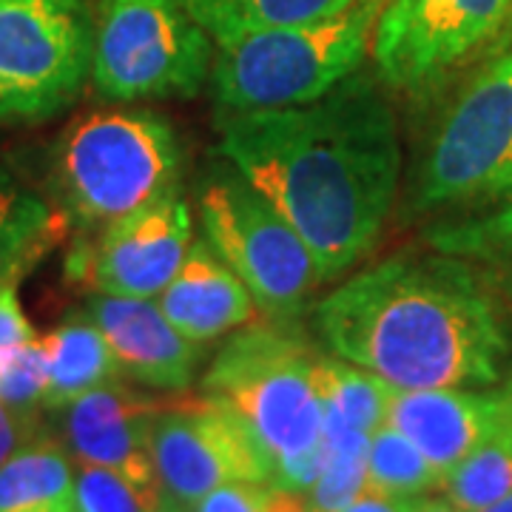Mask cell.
<instances>
[{
	"mask_svg": "<svg viewBox=\"0 0 512 512\" xmlns=\"http://www.w3.org/2000/svg\"><path fill=\"white\" fill-rule=\"evenodd\" d=\"M220 154L305 239L322 279L376 245L402 174L396 117L365 74L305 106L220 111Z\"/></svg>",
	"mask_w": 512,
	"mask_h": 512,
	"instance_id": "obj_1",
	"label": "cell"
},
{
	"mask_svg": "<svg viewBox=\"0 0 512 512\" xmlns=\"http://www.w3.org/2000/svg\"><path fill=\"white\" fill-rule=\"evenodd\" d=\"M333 356L396 390L487 387L501 379L510 336L478 276L444 256H390L350 276L313 313Z\"/></svg>",
	"mask_w": 512,
	"mask_h": 512,
	"instance_id": "obj_2",
	"label": "cell"
},
{
	"mask_svg": "<svg viewBox=\"0 0 512 512\" xmlns=\"http://www.w3.org/2000/svg\"><path fill=\"white\" fill-rule=\"evenodd\" d=\"M180 171V140L165 117L100 109L57 140L52 185L60 214L86 234L177 191Z\"/></svg>",
	"mask_w": 512,
	"mask_h": 512,
	"instance_id": "obj_3",
	"label": "cell"
},
{
	"mask_svg": "<svg viewBox=\"0 0 512 512\" xmlns=\"http://www.w3.org/2000/svg\"><path fill=\"white\" fill-rule=\"evenodd\" d=\"M382 0H350L336 15L217 46L211 86L217 111L305 106L362 66Z\"/></svg>",
	"mask_w": 512,
	"mask_h": 512,
	"instance_id": "obj_4",
	"label": "cell"
},
{
	"mask_svg": "<svg viewBox=\"0 0 512 512\" xmlns=\"http://www.w3.org/2000/svg\"><path fill=\"white\" fill-rule=\"evenodd\" d=\"M319 359L299 330L274 319L231 336L202 376V393L228 404L254 430L271 456V473L322 447Z\"/></svg>",
	"mask_w": 512,
	"mask_h": 512,
	"instance_id": "obj_5",
	"label": "cell"
},
{
	"mask_svg": "<svg viewBox=\"0 0 512 512\" xmlns=\"http://www.w3.org/2000/svg\"><path fill=\"white\" fill-rule=\"evenodd\" d=\"M205 242L271 319L288 322L325 282L311 248L234 165L214 163L197 185Z\"/></svg>",
	"mask_w": 512,
	"mask_h": 512,
	"instance_id": "obj_6",
	"label": "cell"
},
{
	"mask_svg": "<svg viewBox=\"0 0 512 512\" xmlns=\"http://www.w3.org/2000/svg\"><path fill=\"white\" fill-rule=\"evenodd\" d=\"M512 200V49L487 63L441 117L421 157L413 208Z\"/></svg>",
	"mask_w": 512,
	"mask_h": 512,
	"instance_id": "obj_7",
	"label": "cell"
},
{
	"mask_svg": "<svg viewBox=\"0 0 512 512\" xmlns=\"http://www.w3.org/2000/svg\"><path fill=\"white\" fill-rule=\"evenodd\" d=\"M211 66V37L177 0H103L92 49V83L103 97H194Z\"/></svg>",
	"mask_w": 512,
	"mask_h": 512,
	"instance_id": "obj_8",
	"label": "cell"
},
{
	"mask_svg": "<svg viewBox=\"0 0 512 512\" xmlns=\"http://www.w3.org/2000/svg\"><path fill=\"white\" fill-rule=\"evenodd\" d=\"M92 49L86 0H0V123H40L72 106Z\"/></svg>",
	"mask_w": 512,
	"mask_h": 512,
	"instance_id": "obj_9",
	"label": "cell"
},
{
	"mask_svg": "<svg viewBox=\"0 0 512 512\" xmlns=\"http://www.w3.org/2000/svg\"><path fill=\"white\" fill-rule=\"evenodd\" d=\"M512 23V0H393L373 29L379 80L427 92Z\"/></svg>",
	"mask_w": 512,
	"mask_h": 512,
	"instance_id": "obj_10",
	"label": "cell"
},
{
	"mask_svg": "<svg viewBox=\"0 0 512 512\" xmlns=\"http://www.w3.org/2000/svg\"><path fill=\"white\" fill-rule=\"evenodd\" d=\"M151 458L168 501L191 510L228 481H271V456L220 399L163 404L151 424Z\"/></svg>",
	"mask_w": 512,
	"mask_h": 512,
	"instance_id": "obj_11",
	"label": "cell"
},
{
	"mask_svg": "<svg viewBox=\"0 0 512 512\" xmlns=\"http://www.w3.org/2000/svg\"><path fill=\"white\" fill-rule=\"evenodd\" d=\"M191 248V211L177 191L148 202L80 239L66 271L94 293L154 299L168 288Z\"/></svg>",
	"mask_w": 512,
	"mask_h": 512,
	"instance_id": "obj_12",
	"label": "cell"
},
{
	"mask_svg": "<svg viewBox=\"0 0 512 512\" xmlns=\"http://www.w3.org/2000/svg\"><path fill=\"white\" fill-rule=\"evenodd\" d=\"M163 402L131 390L128 384H103L63 407V441L80 464L109 467L140 484H160L151 458V424Z\"/></svg>",
	"mask_w": 512,
	"mask_h": 512,
	"instance_id": "obj_13",
	"label": "cell"
},
{
	"mask_svg": "<svg viewBox=\"0 0 512 512\" xmlns=\"http://www.w3.org/2000/svg\"><path fill=\"white\" fill-rule=\"evenodd\" d=\"M507 419H512V382L490 393L470 387L396 390L387 410V424L402 430L441 476Z\"/></svg>",
	"mask_w": 512,
	"mask_h": 512,
	"instance_id": "obj_14",
	"label": "cell"
},
{
	"mask_svg": "<svg viewBox=\"0 0 512 512\" xmlns=\"http://www.w3.org/2000/svg\"><path fill=\"white\" fill-rule=\"evenodd\" d=\"M86 313L106 336L123 376L154 390H185L194 382L200 345L174 328L151 299L94 293Z\"/></svg>",
	"mask_w": 512,
	"mask_h": 512,
	"instance_id": "obj_15",
	"label": "cell"
},
{
	"mask_svg": "<svg viewBox=\"0 0 512 512\" xmlns=\"http://www.w3.org/2000/svg\"><path fill=\"white\" fill-rule=\"evenodd\" d=\"M160 311L183 336L205 345L254 322L256 302L208 242H191L177 276L160 293Z\"/></svg>",
	"mask_w": 512,
	"mask_h": 512,
	"instance_id": "obj_16",
	"label": "cell"
},
{
	"mask_svg": "<svg viewBox=\"0 0 512 512\" xmlns=\"http://www.w3.org/2000/svg\"><path fill=\"white\" fill-rule=\"evenodd\" d=\"M40 342L49 367L46 402H43V407L49 410H63L66 404L86 396L89 390L117 382L123 376L106 336L94 325L89 313L86 316L74 313Z\"/></svg>",
	"mask_w": 512,
	"mask_h": 512,
	"instance_id": "obj_17",
	"label": "cell"
},
{
	"mask_svg": "<svg viewBox=\"0 0 512 512\" xmlns=\"http://www.w3.org/2000/svg\"><path fill=\"white\" fill-rule=\"evenodd\" d=\"M69 220L0 165V288L18 285L55 248Z\"/></svg>",
	"mask_w": 512,
	"mask_h": 512,
	"instance_id": "obj_18",
	"label": "cell"
},
{
	"mask_svg": "<svg viewBox=\"0 0 512 512\" xmlns=\"http://www.w3.org/2000/svg\"><path fill=\"white\" fill-rule=\"evenodd\" d=\"M74 478L66 447L37 436L0 464V512H74Z\"/></svg>",
	"mask_w": 512,
	"mask_h": 512,
	"instance_id": "obj_19",
	"label": "cell"
},
{
	"mask_svg": "<svg viewBox=\"0 0 512 512\" xmlns=\"http://www.w3.org/2000/svg\"><path fill=\"white\" fill-rule=\"evenodd\" d=\"M185 15L202 26L220 46L237 37L302 26L330 18L348 6V0H177Z\"/></svg>",
	"mask_w": 512,
	"mask_h": 512,
	"instance_id": "obj_20",
	"label": "cell"
},
{
	"mask_svg": "<svg viewBox=\"0 0 512 512\" xmlns=\"http://www.w3.org/2000/svg\"><path fill=\"white\" fill-rule=\"evenodd\" d=\"M441 490L461 512H478L512 490V419L441 478Z\"/></svg>",
	"mask_w": 512,
	"mask_h": 512,
	"instance_id": "obj_21",
	"label": "cell"
},
{
	"mask_svg": "<svg viewBox=\"0 0 512 512\" xmlns=\"http://www.w3.org/2000/svg\"><path fill=\"white\" fill-rule=\"evenodd\" d=\"M316 382L325 402V413L348 421L350 427L373 433L387 421L396 387L384 382L382 376L339 356H322L316 367Z\"/></svg>",
	"mask_w": 512,
	"mask_h": 512,
	"instance_id": "obj_22",
	"label": "cell"
},
{
	"mask_svg": "<svg viewBox=\"0 0 512 512\" xmlns=\"http://www.w3.org/2000/svg\"><path fill=\"white\" fill-rule=\"evenodd\" d=\"M441 473L413 441L384 421L370 433L367 490L393 495H424L441 487Z\"/></svg>",
	"mask_w": 512,
	"mask_h": 512,
	"instance_id": "obj_23",
	"label": "cell"
},
{
	"mask_svg": "<svg viewBox=\"0 0 512 512\" xmlns=\"http://www.w3.org/2000/svg\"><path fill=\"white\" fill-rule=\"evenodd\" d=\"M163 501L160 484H140L109 467L80 464L74 478V512H157Z\"/></svg>",
	"mask_w": 512,
	"mask_h": 512,
	"instance_id": "obj_24",
	"label": "cell"
},
{
	"mask_svg": "<svg viewBox=\"0 0 512 512\" xmlns=\"http://www.w3.org/2000/svg\"><path fill=\"white\" fill-rule=\"evenodd\" d=\"M191 512H308L305 495L279 490L271 481H228L202 495Z\"/></svg>",
	"mask_w": 512,
	"mask_h": 512,
	"instance_id": "obj_25",
	"label": "cell"
},
{
	"mask_svg": "<svg viewBox=\"0 0 512 512\" xmlns=\"http://www.w3.org/2000/svg\"><path fill=\"white\" fill-rule=\"evenodd\" d=\"M40 433V416H23L9 404L0 402V464L12 453H18L23 444L35 441Z\"/></svg>",
	"mask_w": 512,
	"mask_h": 512,
	"instance_id": "obj_26",
	"label": "cell"
},
{
	"mask_svg": "<svg viewBox=\"0 0 512 512\" xmlns=\"http://www.w3.org/2000/svg\"><path fill=\"white\" fill-rule=\"evenodd\" d=\"M32 339H35V333H32L29 319L20 311L15 285H3L0 288V350L18 348Z\"/></svg>",
	"mask_w": 512,
	"mask_h": 512,
	"instance_id": "obj_27",
	"label": "cell"
},
{
	"mask_svg": "<svg viewBox=\"0 0 512 512\" xmlns=\"http://www.w3.org/2000/svg\"><path fill=\"white\" fill-rule=\"evenodd\" d=\"M424 495H393L379 490L359 493L342 512H419Z\"/></svg>",
	"mask_w": 512,
	"mask_h": 512,
	"instance_id": "obj_28",
	"label": "cell"
},
{
	"mask_svg": "<svg viewBox=\"0 0 512 512\" xmlns=\"http://www.w3.org/2000/svg\"><path fill=\"white\" fill-rule=\"evenodd\" d=\"M419 512H461V510H458L456 504H453L447 495H441V498H424Z\"/></svg>",
	"mask_w": 512,
	"mask_h": 512,
	"instance_id": "obj_29",
	"label": "cell"
},
{
	"mask_svg": "<svg viewBox=\"0 0 512 512\" xmlns=\"http://www.w3.org/2000/svg\"><path fill=\"white\" fill-rule=\"evenodd\" d=\"M478 512H512V490L504 498H498V501H493L490 507H484V510Z\"/></svg>",
	"mask_w": 512,
	"mask_h": 512,
	"instance_id": "obj_30",
	"label": "cell"
},
{
	"mask_svg": "<svg viewBox=\"0 0 512 512\" xmlns=\"http://www.w3.org/2000/svg\"><path fill=\"white\" fill-rule=\"evenodd\" d=\"M157 512H191V510H185V507H180V504H174V501H168V498H165L163 507H160Z\"/></svg>",
	"mask_w": 512,
	"mask_h": 512,
	"instance_id": "obj_31",
	"label": "cell"
},
{
	"mask_svg": "<svg viewBox=\"0 0 512 512\" xmlns=\"http://www.w3.org/2000/svg\"><path fill=\"white\" fill-rule=\"evenodd\" d=\"M348 3H350V0H348Z\"/></svg>",
	"mask_w": 512,
	"mask_h": 512,
	"instance_id": "obj_32",
	"label": "cell"
}]
</instances>
